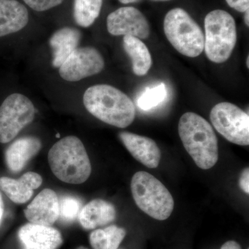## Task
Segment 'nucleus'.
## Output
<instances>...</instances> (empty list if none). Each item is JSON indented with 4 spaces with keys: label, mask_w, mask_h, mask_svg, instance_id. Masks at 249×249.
Instances as JSON below:
<instances>
[{
    "label": "nucleus",
    "mask_w": 249,
    "mask_h": 249,
    "mask_svg": "<svg viewBox=\"0 0 249 249\" xmlns=\"http://www.w3.org/2000/svg\"><path fill=\"white\" fill-rule=\"evenodd\" d=\"M89 242L93 249H108L107 235L104 229H98L91 232Z\"/></svg>",
    "instance_id": "nucleus-24"
},
{
    "label": "nucleus",
    "mask_w": 249,
    "mask_h": 249,
    "mask_svg": "<svg viewBox=\"0 0 249 249\" xmlns=\"http://www.w3.org/2000/svg\"><path fill=\"white\" fill-rule=\"evenodd\" d=\"M83 103L90 114L114 127H128L135 119V106L132 100L111 85L90 87L83 95Z\"/></svg>",
    "instance_id": "nucleus-1"
},
{
    "label": "nucleus",
    "mask_w": 249,
    "mask_h": 249,
    "mask_svg": "<svg viewBox=\"0 0 249 249\" xmlns=\"http://www.w3.org/2000/svg\"><path fill=\"white\" fill-rule=\"evenodd\" d=\"M204 50L214 63H223L230 58L237 42V29L233 17L223 10H214L205 18Z\"/></svg>",
    "instance_id": "nucleus-5"
},
{
    "label": "nucleus",
    "mask_w": 249,
    "mask_h": 249,
    "mask_svg": "<svg viewBox=\"0 0 249 249\" xmlns=\"http://www.w3.org/2000/svg\"><path fill=\"white\" fill-rule=\"evenodd\" d=\"M31 100L21 93L10 95L0 106V142L7 143L17 137L35 118Z\"/></svg>",
    "instance_id": "nucleus-7"
},
{
    "label": "nucleus",
    "mask_w": 249,
    "mask_h": 249,
    "mask_svg": "<svg viewBox=\"0 0 249 249\" xmlns=\"http://www.w3.org/2000/svg\"><path fill=\"white\" fill-rule=\"evenodd\" d=\"M210 119L216 130L222 137L239 145L249 144V116L235 105L220 103L210 114Z\"/></svg>",
    "instance_id": "nucleus-8"
},
{
    "label": "nucleus",
    "mask_w": 249,
    "mask_h": 249,
    "mask_svg": "<svg viewBox=\"0 0 249 249\" xmlns=\"http://www.w3.org/2000/svg\"><path fill=\"white\" fill-rule=\"evenodd\" d=\"M230 7L239 11L245 13L249 9V0H226Z\"/></svg>",
    "instance_id": "nucleus-26"
},
{
    "label": "nucleus",
    "mask_w": 249,
    "mask_h": 249,
    "mask_svg": "<svg viewBox=\"0 0 249 249\" xmlns=\"http://www.w3.org/2000/svg\"><path fill=\"white\" fill-rule=\"evenodd\" d=\"M29 12L16 0H0V37L22 30L29 22Z\"/></svg>",
    "instance_id": "nucleus-17"
},
{
    "label": "nucleus",
    "mask_w": 249,
    "mask_h": 249,
    "mask_svg": "<svg viewBox=\"0 0 249 249\" xmlns=\"http://www.w3.org/2000/svg\"></svg>",
    "instance_id": "nucleus-34"
},
{
    "label": "nucleus",
    "mask_w": 249,
    "mask_h": 249,
    "mask_svg": "<svg viewBox=\"0 0 249 249\" xmlns=\"http://www.w3.org/2000/svg\"><path fill=\"white\" fill-rule=\"evenodd\" d=\"M245 22L247 27L249 26V10L246 11L245 15Z\"/></svg>",
    "instance_id": "nucleus-31"
},
{
    "label": "nucleus",
    "mask_w": 249,
    "mask_h": 249,
    "mask_svg": "<svg viewBox=\"0 0 249 249\" xmlns=\"http://www.w3.org/2000/svg\"><path fill=\"white\" fill-rule=\"evenodd\" d=\"M31 7L36 11H45L55 7L62 4L64 0H23Z\"/></svg>",
    "instance_id": "nucleus-25"
},
{
    "label": "nucleus",
    "mask_w": 249,
    "mask_h": 249,
    "mask_svg": "<svg viewBox=\"0 0 249 249\" xmlns=\"http://www.w3.org/2000/svg\"><path fill=\"white\" fill-rule=\"evenodd\" d=\"M155 1H169V0H155Z\"/></svg>",
    "instance_id": "nucleus-33"
},
{
    "label": "nucleus",
    "mask_w": 249,
    "mask_h": 249,
    "mask_svg": "<svg viewBox=\"0 0 249 249\" xmlns=\"http://www.w3.org/2000/svg\"><path fill=\"white\" fill-rule=\"evenodd\" d=\"M48 160L54 175L63 182L80 184L91 175V163L84 145L73 136L55 142L49 150Z\"/></svg>",
    "instance_id": "nucleus-3"
},
{
    "label": "nucleus",
    "mask_w": 249,
    "mask_h": 249,
    "mask_svg": "<svg viewBox=\"0 0 249 249\" xmlns=\"http://www.w3.org/2000/svg\"><path fill=\"white\" fill-rule=\"evenodd\" d=\"M103 0H74L73 18L78 26L88 28L99 16Z\"/></svg>",
    "instance_id": "nucleus-20"
},
{
    "label": "nucleus",
    "mask_w": 249,
    "mask_h": 249,
    "mask_svg": "<svg viewBox=\"0 0 249 249\" xmlns=\"http://www.w3.org/2000/svg\"><path fill=\"white\" fill-rule=\"evenodd\" d=\"M27 220L39 225H52L59 218V199L52 189L43 190L24 211Z\"/></svg>",
    "instance_id": "nucleus-12"
},
{
    "label": "nucleus",
    "mask_w": 249,
    "mask_h": 249,
    "mask_svg": "<svg viewBox=\"0 0 249 249\" xmlns=\"http://www.w3.org/2000/svg\"><path fill=\"white\" fill-rule=\"evenodd\" d=\"M167 97L164 83L147 88L137 100V106L143 111H148L161 104Z\"/></svg>",
    "instance_id": "nucleus-21"
},
{
    "label": "nucleus",
    "mask_w": 249,
    "mask_h": 249,
    "mask_svg": "<svg viewBox=\"0 0 249 249\" xmlns=\"http://www.w3.org/2000/svg\"><path fill=\"white\" fill-rule=\"evenodd\" d=\"M220 249H242L240 244L234 240L228 241L222 246Z\"/></svg>",
    "instance_id": "nucleus-28"
},
{
    "label": "nucleus",
    "mask_w": 249,
    "mask_h": 249,
    "mask_svg": "<svg viewBox=\"0 0 249 249\" xmlns=\"http://www.w3.org/2000/svg\"><path fill=\"white\" fill-rule=\"evenodd\" d=\"M178 134L183 146L195 163L209 170L219 158L217 136L206 119L194 112H186L180 118Z\"/></svg>",
    "instance_id": "nucleus-2"
},
{
    "label": "nucleus",
    "mask_w": 249,
    "mask_h": 249,
    "mask_svg": "<svg viewBox=\"0 0 249 249\" xmlns=\"http://www.w3.org/2000/svg\"><path fill=\"white\" fill-rule=\"evenodd\" d=\"M42 147L40 139L34 137H23L15 141L5 152V160L13 173L22 171L32 157L37 155Z\"/></svg>",
    "instance_id": "nucleus-15"
},
{
    "label": "nucleus",
    "mask_w": 249,
    "mask_h": 249,
    "mask_svg": "<svg viewBox=\"0 0 249 249\" xmlns=\"http://www.w3.org/2000/svg\"><path fill=\"white\" fill-rule=\"evenodd\" d=\"M42 178L39 174L29 172L18 179L0 178V189L16 204H24L31 199L34 191L42 185Z\"/></svg>",
    "instance_id": "nucleus-14"
},
{
    "label": "nucleus",
    "mask_w": 249,
    "mask_h": 249,
    "mask_svg": "<svg viewBox=\"0 0 249 249\" xmlns=\"http://www.w3.org/2000/svg\"><path fill=\"white\" fill-rule=\"evenodd\" d=\"M83 208L81 201L73 196H64L59 199V218L65 223L76 220Z\"/></svg>",
    "instance_id": "nucleus-22"
},
{
    "label": "nucleus",
    "mask_w": 249,
    "mask_h": 249,
    "mask_svg": "<svg viewBox=\"0 0 249 249\" xmlns=\"http://www.w3.org/2000/svg\"><path fill=\"white\" fill-rule=\"evenodd\" d=\"M131 191L137 206L150 217L163 221L171 215L175 206L173 196L151 174L144 171L134 174Z\"/></svg>",
    "instance_id": "nucleus-4"
},
{
    "label": "nucleus",
    "mask_w": 249,
    "mask_h": 249,
    "mask_svg": "<svg viewBox=\"0 0 249 249\" xmlns=\"http://www.w3.org/2000/svg\"><path fill=\"white\" fill-rule=\"evenodd\" d=\"M22 249H58L63 243L61 233L55 228L28 223L18 232Z\"/></svg>",
    "instance_id": "nucleus-11"
},
{
    "label": "nucleus",
    "mask_w": 249,
    "mask_h": 249,
    "mask_svg": "<svg viewBox=\"0 0 249 249\" xmlns=\"http://www.w3.org/2000/svg\"><path fill=\"white\" fill-rule=\"evenodd\" d=\"M165 35L178 53L190 58L199 56L204 50V34L185 10L168 11L163 22Z\"/></svg>",
    "instance_id": "nucleus-6"
},
{
    "label": "nucleus",
    "mask_w": 249,
    "mask_h": 249,
    "mask_svg": "<svg viewBox=\"0 0 249 249\" xmlns=\"http://www.w3.org/2000/svg\"><path fill=\"white\" fill-rule=\"evenodd\" d=\"M240 186L242 191L249 195V168H245L241 174L240 178Z\"/></svg>",
    "instance_id": "nucleus-27"
},
{
    "label": "nucleus",
    "mask_w": 249,
    "mask_h": 249,
    "mask_svg": "<svg viewBox=\"0 0 249 249\" xmlns=\"http://www.w3.org/2000/svg\"><path fill=\"white\" fill-rule=\"evenodd\" d=\"M81 34L75 28L65 27L54 33L50 39L53 50L54 67H60L75 49L78 48Z\"/></svg>",
    "instance_id": "nucleus-18"
},
{
    "label": "nucleus",
    "mask_w": 249,
    "mask_h": 249,
    "mask_svg": "<svg viewBox=\"0 0 249 249\" xmlns=\"http://www.w3.org/2000/svg\"><path fill=\"white\" fill-rule=\"evenodd\" d=\"M3 214H4V202H3L2 197L0 194V224L2 220Z\"/></svg>",
    "instance_id": "nucleus-29"
},
{
    "label": "nucleus",
    "mask_w": 249,
    "mask_h": 249,
    "mask_svg": "<svg viewBox=\"0 0 249 249\" xmlns=\"http://www.w3.org/2000/svg\"><path fill=\"white\" fill-rule=\"evenodd\" d=\"M107 235L108 249H118L126 235V231L123 228L116 225H111L105 228Z\"/></svg>",
    "instance_id": "nucleus-23"
},
{
    "label": "nucleus",
    "mask_w": 249,
    "mask_h": 249,
    "mask_svg": "<svg viewBox=\"0 0 249 249\" xmlns=\"http://www.w3.org/2000/svg\"><path fill=\"white\" fill-rule=\"evenodd\" d=\"M123 42L124 52L132 60L134 74L138 76L146 75L152 65L151 54L146 45L133 36H124Z\"/></svg>",
    "instance_id": "nucleus-19"
},
{
    "label": "nucleus",
    "mask_w": 249,
    "mask_h": 249,
    "mask_svg": "<svg viewBox=\"0 0 249 249\" xmlns=\"http://www.w3.org/2000/svg\"><path fill=\"white\" fill-rule=\"evenodd\" d=\"M114 205L103 199H93L83 206L78 214L80 225L86 230L107 225L116 219Z\"/></svg>",
    "instance_id": "nucleus-16"
},
{
    "label": "nucleus",
    "mask_w": 249,
    "mask_h": 249,
    "mask_svg": "<svg viewBox=\"0 0 249 249\" xmlns=\"http://www.w3.org/2000/svg\"></svg>",
    "instance_id": "nucleus-35"
},
{
    "label": "nucleus",
    "mask_w": 249,
    "mask_h": 249,
    "mask_svg": "<svg viewBox=\"0 0 249 249\" xmlns=\"http://www.w3.org/2000/svg\"><path fill=\"white\" fill-rule=\"evenodd\" d=\"M122 4H132V3L139 2L141 0H119Z\"/></svg>",
    "instance_id": "nucleus-30"
},
{
    "label": "nucleus",
    "mask_w": 249,
    "mask_h": 249,
    "mask_svg": "<svg viewBox=\"0 0 249 249\" xmlns=\"http://www.w3.org/2000/svg\"><path fill=\"white\" fill-rule=\"evenodd\" d=\"M108 32L112 36H129L142 39L150 36V24L139 9L125 6L111 13L107 18Z\"/></svg>",
    "instance_id": "nucleus-10"
},
{
    "label": "nucleus",
    "mask_w": 249,
    "mask_h": 249,
    "mask_svg": "<svg viewBox=\"0 0 249 249\" xmlns=\"http://www.w3.org/2000/svg\"><path fill=\"white\" fill-rule=\"evenodd\" d=\"M119 138L135 160L149 168H156L160 164V151L155 141L132 132H123Z\"/></svg>",
    "instance_id": "nucleus-13"
},
{
    "label": "nucleus",
    "mask_w": 249,
    "mask_h": 249,
    "mask_svg": "<svg viewBox=\"0 0 249 249\" xmlns=\"http://www.w3.org/2000/svg\"><path fill=\"white\" fill-rule=\"evenodd\" d=\"M247 67H249V57L248 56V58H247Z\"/></svg>",
    "instance_id": "nucleus-32"
},
{
    "label": "nucleus",
    "mask_w": 249,
    "mask_h": 249,
    "mask_svg": "<svg viewBox=\"0 0 249 249\" xmlns=\"http://www.w3.org/2000/svg\"><path fill=\"white\" fill-rule=\"evenodd\" d=\"M104 67V59L97 49L81 47L75 49L59 67V73L62 79L76 82L98 74Z\"/></svg>",
    "instance_id": "nucleus-9"
}]
</instances>
